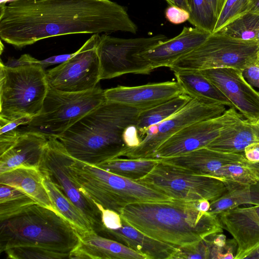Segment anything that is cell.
Returning a JSON list of instances; mask_svg holds the SVG:
<instances>
[{"instance_id": "8", "label": "cell", "mask_w": 259, "mask_h": 259, "mask_svg": "<svg viewBox=\"0 0 259 259\" xmlns=\"http://www.w3.org/2000/svg\"><path fill=\"white\" fill-rule=\"evenodd\" d=\"M259 45L221 32L211 33L199 46L177 60L169 68L196 70L233 68L243 71L253 61Z\"/></svg>"}, {"instance_id": "28", "label": "cell", "mask_w": 259, "mask_h": 259, "mask_svg": "<svg viewBox=\"0 0 259 259\" xmlns=\"http://www.w3.org/2000/svg\"><path fill=\"white\" fill-rule=\"evenodd\" d=\"M191 99L187 95L182 94L153 107L141 111L136 126L141 139L151 126L158 124L175 114Z\"/></svg>"}, {"instance_id": "46", "label": "cell", "mask_w": 259, "mask_h": 259, "mask_svg": "<svg viewBox=\"0 0 259 259\" xmlns=\"http://www.w3.org/2000/svg\"><path fill=\"white\" fill-rule=\"evenodd\" d=\"M169 5H175L182 8L190 14V9L187 2V0H165Z\"/></svg>"}, {"instance_id": "38", "label": "cell", "mask_w": 259, "mask_h": 259, "mask_svg": "<svg viewBox=\"0 0 259 259\" xmlns=\"http://www.w3.org/2000/svg\"><path fill=\"white\" fill-rule=\"evenodd\" d=\"M101 211L102 221L103 226L110 229H115L122 226V219L120 214L118 212L104 208L101 205L97 204Z\"/></svg>"}, {"instance_id": "22", "label": "cell", "mask_w": 259, "mask_h": 259, "mask_svg": "<svg viewBox=\"0 0 259 259\" xmlns=\"http://www.w3.org/2000/svg\"><path fill=\"white\" fill-rule=\"evenodd\" d=\"M78 245L69 259H147L143 254L92 231L79 235Z\"/></svg>"}, {"instance_id": "14", "label": "cell", "mask_w": 259, "mask_h": 259, "mask_svg": "<svg viewBox=\"0 0 259 259\" xmlns=\"http://www.w3.org/2000/svg\"><path fill=\"white\" fill-rule=\"evenodd\" d=\"M243 117L236 109L230 107L219 116L190 124L165 141L150 158H167L206 147L223 130Z\"/></svg>"}, {"instance_id": "36", "label": "cell", "mask_w": 259, "mask_h": 259, "mask_svg": "<svg viewBox=\"0 0 259 259\" xmlns=\"http://www.w3.org/2000/svg\"><path fill=\"white\" fill-rule=\"evenodd\" d=\"M212 244L210 235L197 242L179 247L172 257L174 258H210Z\"/></svg>"}, {"instance_id": "16", "label": "cell", "mask_w": 259, "mask_h": 259, "mask_svg": "<svg viewBox=\"0 0 259 259\" xmlns=\"http://www.w3.org/2000/svg\"><path fill=\"white\" fill-rule=\"evenodd\" d=\"M182 94V87L174 81L134 87L118 85L105 90L106 100L140 110L153 107Z\"/></svg>"}, {"instance_id": "39", "label": "cell", "mask_w": 259, "mask_h": 259, "mask_svg": "<svg viewBox=\"0 0 259 259\" xmlns=\"http://www.w3.org/2000/svg\"><path fill=\"white\" fill-rule=\"evenodd\" d=\"M247 81L259 91V48L252 62L243 71Z\"/></svg>"}, {"instance_id": "43", "label": "cell", "mask_w": 259, "mask_h": 259, "mask_svg": "<svg viewBox=\"0 0 259 259\" xmlns=\"http://www.w3.org/2000/svg\"><path fill=\"white\" fill-rule=\"evenodd\" d=\"M38 61L28 54H24L17 59H10L7 64H5V65L9 67H14L20 65L37 64Z\"/></svg>"}, {"instance_id": "18", "label": "cell", "mask_w": 259, "mask_h": 259, "mask_svg": "<svg viewBox=\"0 0 259 259\" xmlns=\"http://www.w3.org/2000/svg\"><path fill=\"white\" fill-rule=\"evenodd\" d=\"M210 34L197 27H184L175 37L155 45L138 56L147 61L153 69L169 68L179 58L199 46Z\"/></svg>"}, {"instance_id": "50", "label": "cell", "mask_w": 259, "mask_h": 259, "mask_svg": "<svg viewBox=\"0 0 259 259\" xmlns=\"http://www.w3.org/2000/svg\"><path fill=\"white\" fill-rule=\"evenodd\" d=\"M246 258H259V247L250 254Z\"/></svg>"}, {"instance_id": "34", "label": "cell", "mask_w": 259, "mask_h": 259, "mask_svg": "<svg viewBox=\"0 0 259 259\" xmlns=\"http://www.w3.org/2000/svg\"><path fill=\"white\" fill-rule=\"evenodd\" d=\"M8 258L12 259H63L69 258L70 253L55 251L35 246H22L6 249Z\"/></svg>"}, {"instance_id": "41", "label": "cell", "mask_w": 259, "mask_h": 259, "mask_svg": "<svg viewBox=\"0 0 259 259\" xmlns=\"http://www.w3.org/2000/svg\"><path fill=\"white\" fill-rule=\"evenodd\" d=\"M74 54V53L53 56L43 60H38L37 64L45 69L48 66L53 65L56 64H60L65 62L70 58Z\"/></svg>"}, {"instance_id": "10", "label": "cell", "mask_w": 259, "mask_h": 259, "mask_svg": "<svg viewBox=\"0 0 259 259\" xmlns=\"http://www.w3.org/2000/svg\"><path fill=\"white\" fill-rule=\"evenodd\" d=\"M168 38L163 34L134 38H121L103 34L100 36L97 52L100 78L109 79L126 74L148 75L154 70L138 54Z\"/></svg>"}, {"instance_id": "53", "label": "cell", "mask_w": 259, "mask_h": 259, "mask_svg": "<svg viewBox=\"0 0 259 259\" xmlns=\"http://www.w3.org/2000/svg\"><path fill=\"white\" fill-rule=\"evenodd\" d=\"M259 126V121L257 123Z\"/></svg>"}, {"instance_id": "2", "label": "cell", "mask_w": 259, "mask_h": 259, "mask_svg": "<svg viewBox=\"0 0 259 259\" xmlns=\"http://www.w3.org/2000/svg\"><path fill=\"white\" fill-rule=\"evenodd\" d=\"M141 111L106 100L57 139L73 158L97 165L121 157L129 148L128 140L137 129Z\"/></svg>"}, {"instance_id": "9", "label": "cell", "mask_w": 259, "mask_h": 259, "mask_svg": "<svg viewBox=\"0 0 259 259\" xmlns=\"http://www.w3.org/2000/svg\"><path fill=\"white\" fill-rule=\"evenodd\" d=\"M222 178L196 175L181 167L159 162L146 176L136 181L171 199L210 202L228 191Z\"/></svg>"}, {"instance_id": "4", "label": "cell", "mask_w": 259, "mask_h": 259, "mask_svg": "<svg viewBox=\"0 0 259 259\" xmlns=\"http://www.w3.org/2000/svg\"><path fill=\"white\" fill-rule=\"evenodd\" d=\"M0 252L22 246H35L69 253L79 243L74 227L57 211L35 203L0 221Z\"/></svg>"}, {"instance_id": "26", "label": "cell", "mask_w": 259, "mask_h": 259, "mask_svg": "<svg viewBox=\"0 0 259 259\" xmlns=\"http://www.w3.org/2000/svg\"><path fill=\"white\" fill-rule=\"evenodd\" d=\"M228 191L210 202L208 212L219 213L243 204L259 205V180L255 184L243 185L224 180Z\"/></svg>"}, {"instance_id": "49", "label": "cell", "mask_w": 259, "mask_h": 259, "mask_svg": "<svg viewBox=\"0 0 259 259\" xmlns=\"http://www.w3.org/2000/svg\"><path fill=\"white\" fill-rule=\"evenodd\" d=\"M252 9L251 11L259 14V0H251Z\"/></svg>"}, {"instance_id": "5", "label": "cell", "mask_w": 259, "mask_h": 259, "mask_svg": "<svg viewBox=\"0 0 259 259\" xmlns=\"http://www.w3.org/2000/svg\"><path fill=\"white\" fill-rule=\"evenodd\" d=\"M68 168L81 191L104 208L120 214L125 206L137 202L170 199L139 182L70 157Z\"/></svg>"}, {"instance_id": "32", "label": "cell", "mask_w": 259, "mask_h": 259, "mask_svg": "<svg viewBox=\"0 0 259 259\" xmlns=\"http://www.w3.org/2000/svg\"><path fill=\"white\" fill-rule=\"evenodd\" d=\"M187 2L190 9V23L212 33L217 19L207 0H187Z\"/></svg>"}, {"instance_id": "3", "label": "cell", "mask_w": 259, "mask_h": 259, "mask_svg": "<svg viewBox=\"0 0 259 259\" xmlns=\"http://www.w3.org/2000/svg\"><path fill=\"white\" fill-rule=\"evenodd\" d=\"M198 201L170 199L134 203L120 214L144 234L179 247L223 232L218 216L199 210Z\"/></svg>"}, {"instance_id": "1", "label": "cell", "mask_w": 259, "mask_h": 259, "mask_svg": "<svg viewBox=\"0 0 259 259\" xmlns=\"http://www.w3.org/2000/svg\"><path fill=\"white\" fill-rule=\"evenodd\" d=\"M138 28L122 6L110 0H13L0 4V37L17 48L60 35Z\"/></svg>"}, {"instance_id": "33", "label": "cell", "mask_w": 259, "mask_h": 259, "mask_svg": "<svg viewBox=\"0 0 259 259\" xmlns=\"http://www.w3.org/2000/svg\"><path fill=\"white\" fill-rule=\"evenodd\" d=\"M251 0H225L212 33L217 32L238 18L250 12Z\"/></svg>"}, {"instance_id": "7", "label": "cell", "mask_w": 259, "mask_h": 259, "mask_svg": "<svg viewBox=\"0 0 259 259\" xmlns=\"http://www.w3.org/2000/svg\"><path fill=\"white\" fill-rule=\"evenodd\" d=\"M105 101V90L99 86L78 92L50 88L41 111L23 130L39 133L48 139H58Z\"/></svg>"}, {"instance_id": "20", "label": "cell", "mask_w": 259, "mask_h": 259, "mask_svg": "<svg viewBox=\"0 0 259 259\" xmlns=\"http://www.w3.org/2000/svg\"><path fill=\"white\" fill-rule=\"evenodd\" d=\"M159 160L196 175L211 177H213L214 173L225 165L245 163L247 161L244 154L223 152L207 147Z\"/></svg>"}, {"instance_id": "47", "label": "cell", "mask_w": 259, "mask_h": 259, "mask_svg": "<svg viewBox=\"0 0 259 259\" xmlns=\"http://www.w3.org/2000/svg\"><path fill=\"white\" fill-rule=\"evenodd\" d=\"M245 164L250 169L257 179L259 180V162H250L247 161Z\"/></svg>"}, {"instance_id": "17", "label": "cell", "mask_w": 259, "mask_h": 259, "mask_svg": "<svg viewBox=\"0 0 259 259\" xmlns=\"http://www.w3.org/2000/svg\"><path fill=\"white\" fill-rule=\"evenodd\" d=\"M217 216L237 244L235 259L246 258L259 247V216L254 205L236 207Z\"/></svg>"}, {"instance_id": "37", "label": "cell", "mask_w": 259, "mask_h": 259, "mask_svg": "<svg viewBox=\"0 0 259 259\" xmlns=\"http://www.w3.org/2000/svg\"><path fill=\"white\" fill-rule=\"evenodd\" d=\"M167 20L174 24H180L189 21L190 13L187 10L175 5H169L165 11Z\"/></svg>"}, {"instance_id": "44", "label": "cell", "mask_w": 259, "mask_h": 259, "mask_svg": "<svg viewBox=\"0 0 259 259\" xmlns=\"http://www.w3.org/2000/svg\"><path fill=\"white\" fill-rule=\"evenodd\" d=\"M213 243L219 247H223L227 241L226 237L222 233H218L210 235Z\"/></svg>"}, {"instance_id": "25", "label": "cell", "mask_w": 259, "mask_h": 259, "mask_svg": "<svg viewBox=\"0 0 259 259\" xmlns=\"http://www.w3.org/2000/svg\"><path fill=\"white\" fill-rule=\"evenodd\" d=\"M174 73L184 94L192 99L205 103H220L233 107L229 100L199 71L179 70Z\"/></svg>"}, {"instance_id": "23", "label": "cell", "mask_w": 259, "mask_h": 259, "mask_svg": "<svg viewBox=\"0 0 259 259\" xmlns=\"http://www.w3.org/2000/svg\"><path fill=\"white\" fill-rule=\"evenodd\" d=\"M43 179L39 169L34 168L20 167L0 174V183L19 189L36 203L57 211L44 184Z\"/></svg>"}, {"instance_id": "6", "label": "cell", "mask_w": 259, "mask_h": 259, "mask_svg": "<svg viewBox=\"0 0 259 259\" xmlns=\"http://www.w3.org/2000/svg\"><path fill=\"white\" fill-rule=\"evenodd\" d=\"M46 70L37 64L9 67L0 63V120L34 117L49 90Z\"/></svg>"}, {"instance_id": "51", "label": "cell", "mask_w": 259, "mask_h": 259, "mask_svg": "<svg viewBox=\"0 0 259 259\" xmlns=\"http://www.w3.org/2000/svg\"><path fill=\"white\" fill-rule=\"evenodd\" d=\"M255 42H257L259 45V30L257 33L256 38H255Z\"/></svg>"}, {"instance_id": "40", "label": "cell", "mask_w": 259, "mask_h": 259, "mask_svg": "<svg viewBox=\"0 0 259 259\" xmlns=\"http://www.w3.org/2000/svg\"><path fill=\"white\" fill-rule=\"evenodd\" d=\"M32 118V117L24 116L10 121L0 120V134L16 129L22 125H26L30 122Z\"/></svg>"}, {"instance_id": "19", "label": "cell", "mask_w": 259, "mask_h": 259, "mask_svg": "<svg viewBox=\"0 0 259 259\" xmlns=\"http://www.w3.org/2000/svg\"><path fill=\"white\" fill-rule=\"evenodd\" d=\"M121 219V227L110 229L103 225L96 233L124 244L143 254L147 259L172 258L178 247L144 234Z\"/></svg>"}, {"instance_id": "45", "label": "cell", "mask_w": 259, "mask_h": 259, "mask_svg": "<svg viewBox=\"0 0 259 259\" xmlns=\"http://www.w3.org/2000/svg\"><path fill=\"white\" fill-rule=\"evenodd\" d=\"M217 19L225 0H207Z\"/></svg>"}, {"instance_id": "24", "label": "cell", "mask_w": 259, "mask_h": 259, "mask_svg": "<svg viewBox=\"0 0 259 259\" xmlns=\"http://www.w3.org/2000/svg\"><path fill=\"white\" fill-rule=\"evenodd\" d=\"M259 142V126L243 118L223 130L206 147L226 153L244 154L249 144Z\"/></svg>"}, {"instance_id": "27", "label": "cell", "mask_w": 259, "mask_h": 259, "mask_svg": "<svg viewBox=\"0 0 259 259\" xmlns=\"http://www.w3.org/2000/svg\"><path fill=\"white\" fill-rule=\"evenodd\" d=\"M43 177L44 184L55 210L74 227L79 235L94 231L82 212L49 179Z\"/></svg>"}, {"instance_id": "48", "label": "cell", "mask_w": 259, "mask_h": 259, "mask_svg": "<svg viewBox=\"0 0 259 259\" xmlns=\"http://www.w3.org/2000/svg\"><path fill=\"white\" fill-rule=\"evenodd\" d=\"M210 202L206 199H202L199 200L197 202V207L199 210L207 212L210 208Z\"/></svg>"}, {"instance_id": "31", "label": "cell", "mask_w": 259, "mask_h": 259, "mask_svg": "<svg viewBox=\"0 0 259 259\" xmlns=\"http://www.w3.org/2000/svg\"><path fill=\"white\" fill-rule=\"evenodd\" d=\"M259 30V14L250 11L238 18L219 32L234 38L255 42Z\"/></svg>"}, {"instance_id": "13", "label": "cell", "mask_w": 259, "mask_h": 259, "mask_svg": "<svg viewBox=\"0 0 259 259\" xmlns=\"http://www.w3.org/2000/svg\"><path fill=\"white\" fill-rule=\"evenodd\" d=\"M226 106L208 104L192 99L183 108L164 121L151 126L140 144L127 148L121 156L128 158H150L165 141L186 126L222 115Z\"/></svg>"}, {"instance_id": "12", "label": "cell", "mask_w": 259, "mask_h": 259, "mask_svg": "<svg viewBox=\"0 0 259 259\" xmlns=\"http://www.w3.org/2000/svg\"><path fill=\"white\" fill-rule=\"evenodd\" d=\"M100 35L94 34L65 62L46 71L51 88L78 92L93 89L101 80L97 52Z\"/></svg>"}, {"instance_id": "29", "label": "cell", "mask_w": 259, "mask_h": 259, "mask_svg": "<svg viewBox=\"0 0 259 259\" xmlns=\"http://www.w3.org/2000/svg\"><path fill=\"white\" fill-rule=\"evenodd\" d=\"M159 162L155 158H115L96 166L114 174L137 181L148 174Z\"/></svg>"}, {"instance_id": "21", "label": "cell", "mask_w": 259, "mask_h": 259, "mask_svg": "<svg viewBox=\"0 0 259 259\" xmlns=\"http://www.w3.org/2000/svg\"><path fill=\"white\" fill-rule=\"evenodd\" d=\"M48 141L39 133L23 129L13 145L0 155V174L20 167L38 169Z\"/></svg>"}, {"instance_id": "11", "label": "cell", "mask_w": 259, "mask_h": 259, "mask_svg": "<svg viewBox=\"0 0 259 259\" xmlns=\"http://www.w3.org/2000/svg\"><path fill=\"white\" fill-rule=\"evenodd\" d=\"M70 157L58 139H49L38 169L82 212L97 232L103 225L101 211L70 176L68 164Z\"/></svg>"}, {"instance_id": "35", "label": "cell", "mask_w": 259, "mask_h": 259, "mask_svg": "<svg viewBox=\"0 0 259 259\" xmlns=\"http://www.w3.org/2000/svg\"><path fill=\"white\" fill-rule=\"evenodd\" d=\"M245 163L225 165L217 170L213 176L243 185L255 184L258 180Z\"/></svg>"}, {"instance_id": "52", "label": "cell", "mask_w": 259, "mask_h": 259, "mask_svg": "<svg viewBox=\"0 0 259 259\" xmlns=\"http://www.w3.org/2000/svg\"><path fill=\"white\" fill-rule=\"evenodd\" d=\"M255 210L259 216V205H254Z\"/></svg>"}, {"instance_id": "15", "label": "cell", "mask_w": 259, "mask_h": 259, "mask_svg": "<svg viewBox=\"0 0 259 259\" xmlns=\"http://www.w3.org/2000/svg\"><path fill=\"white\" fill-rule=\"evenodd\" d=\"M199 71L220 90L245 119L255 123L259 121V91L247 81L243 71L221 68Z\"/></svg>"}, {"instance_id": "30", "label": "cell", "mask_w": 259, "mask_h": 259, "mask_svg": "<svg viewBox=\"0 0 259 259\" xmlns=\"http://www.w3.org/2000/svg\"><path fill=\"white\" fill-rule=\"evenodd\" d=\"M36 203L20 189L0 183V221L6 220Z\"/></svg>"}, {"instance_id": "42", "label": "cell", "mask_w": 259, "mask_h": 259, "mask_svg": "<svg viewBox=\"0 0 259 259\" xmlns=\"http://www.w3.org/2000/svg\"><path fill=\"white\" fill-rule=\"evenodd\" d=\"M244 155L249 162H259V142L247 145L244 149Z\"/></svg>"}]
</instances>
